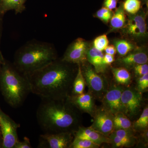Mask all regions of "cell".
Returning a JSON list of instances; mask_svg holds the SVG:
<instances>
[{
    "label": "cell",
    "mask_w": 148,
    "mask_h": 148,
    "mask_svg": "<svg viewBox=\"0 0 148 148\" xmlns=\"http://www.w3.org/2000/svg\"><path fill=\"white\" fill-rule=\"evenodd\" d=\"M3 15L0 14V41H1V37L2 30V17Z\"/></svg>",
    "instance_id": "cell-36"
},
{
    "label": "cell",
    "mask_w": 148,
    "mask_h": 148,
    "mask_svg": "<svg viewBox=\"0 0 148 148\" xmlns=\"http://www.w3.org/2000/svg\"><path fill=\"white\" fill-rule=\"evenodd\" d=\"M114 61L115 58L114 56L107 54V53H106V55H104L103 61H104L105 64H106L107 66L110 65Z\"/></svg>",
    "instance_id": "cell-33"
},
{
    "label": "cell",
    "mask_w": 148,
    "mask_h": 148,
    "mask_svg": "<svg viewBox=\"0 0 148 148\" xmlns=\"http://www.w3.org/2000/svg\"><path fill=\"white\" fill-rule=\"evenodd\" d=\"M0 90L6 102L14 108L21 106L31 92L26 75L6 60L0 72Z\"/></svg>",
    "instance_id": "cell-4"
},
{
    "label": "cell",
    "mask_w": 148,
    "mask_h": 148,
    "mask_svg": "<svg viewBox=\"0 0 148 148\" xmlns=\"http://www.w3.org/2000/svg\"><path fill=\"white\" fill-rule=\"evenodd\" d=\"M86 82L81 69L78 65L77 72L73 83L72 95H80L84 92Z\"/></svg>",
    "instance_id": "cell-20"
},
{
    "label": "cell",
    "mask_w": 148,
    "mask_h": 148,
    "mask_svg": "<svg viewBox=\"0 0 148 148\" xmlns=\"http://www.w3.org/2000/svg\"><path fill=\"white\" fill-rule=\"evenodd\" d=\"M0 148H3V139L0 137Z\"/></svg>",
    "instance_id": "cell-37"
},
{
    "label": "cell",
    "mask_w": 148,
    "mask_h": 148,
    "mask_svg": "<svg viewBox=\"0 0 148 148\" xmlns=\"http://www.w3.org/2000/svg\"><path fill=\"white\" fill-rule=\"evenodd\" d=\"M115 80L119 84L127 86L130 84L131 80L130 73L124 68H113L112 69Z\"/></svg>",
    "instance_id": "cell-19"
},
{
    "label": "cell",
    "mask_w": 148,
    "mask_h": 148,
    "mask_svg": "<svg viewBox=\"0 0 148 148\" xmlns=\"http://www.w3.org/2000/svg\"><path fill=\"white\" fill-rule=\"evenodd\" d=\"M135 75L139 77L148 73V65L147 64H140L134 67Z\"/></svg>",
    "instance_id": "cell-30"
},
{
    "label": "cell",
    "mask_w": 148,
    "mask_h": 148,
    "mask_svg": "<svg viewBox=\"0 0 148 148\" xmlns=\"http://www.w3.org/2000/svg\"><path fill=\"white\" fill-rule=\"evenodd\" d=\"M100 146L90 140L74 137L69 148H98Z\"/></svg>",
    "instance_id": "cell-24"
},
{
    "label": "cell",
    "mask_w": 148,
    "mask_h": 148,
    "mask_svg": "<svg viewBox=\"0 0 148 148\" xmlns=\"http://www.w3.org/2000/svg\"><path fill=\"white\" fill-rule=\"evenodd\" d=\"M124 88L123 86L119 84L109 86L101 100L103 108L113 115L121 112V97Z\"/></svg>",
    "instance_id": "cell-9"
},
{
    "label": "cell",
    "mask_w": 148,
    "mask_h": 148,
    "mask_svg": "<svg viewBox=\"0 0 148 148\" xmlns=\"http://www.w3.org/2000/svg\"></svg>",
    "instance_id": "cell-40"
},
{
    "label": "cell",
    "mask_w": 148,
    "mask_h": 148,
    "mask_svg": "<svg viewBox=\"0 0 148 148\" xmlns=\"http://www.w3.org/2000/svg\"><path fill=\"white\" fill-rule=\"evenodd\" d=\"M148 61L147 53L143 51L139 50L122 56L117 61L119 64L127 69L134 68L140 64H147Z\"/></svg>",
    "instance_id": "cell-15"
},
{
    "label": "cell",
    "mask_w": 148,
    "mask_h": 148,
    "mask_svg": "<svg viewBox=\"0 0 148 148\" xmlns=\"http://www.w3.org/2000/svg\"><path fill=\"white\" fill-rule=\"evenodd\" d=\"M92 117L93 122L90 127L108 137L114 130L113 115L103 107L96 108Z\"/></svg>",
    "instance_id": "cell-12"
},
{
    "label": "cell",
    "mask_w": 148,
    "mask_h": 148,
    "mask_svg": "<svg viewBox=\"0 0 148 148\" xmlns=\"http://www.w3.org/2000/svg\"><path fill=\"white\" fill-rule=\"evenodd\" d=\"M0 137L2 138V137L1 133V129H0Z\"/></svg>",
    "instance_id": "cell-38"
},
{
    "label": "cell",
    "mask_w": 148,
    "mask_h": 148,
    "mask_svg": "<svg viewBox=\"0 0 148 148\" xmlns=\"http://www.w3.org/2000/svg\"><path fill=\"white\" fill-rule=\"evenodd\" d=\"M124 32L126 34L136 39H141L147 36L146 14L144 12L131 14L125 27Z\"/></svg>",
    "instance_id": "cell-10"
},
{
    "label": "cell",
    "mask_w": 148,
    "mask_h": 148,
    "mask_svg": "<svg viewBox=\"0 0 148 148\" xmlns=\"http://www.w3.org/2000/svg\"><path fill=\"white\" fill-rule=\"evenodd\" d=\"M74 137L90 140L101 146L102 144H111L110 138L96 131L90 127L80 126L74 133Z\"/></svg>",
    "instance_id": "cell-14"
},
{
    "label": "cell",
    "mask_w": 148,
    "mask_h": 148,
    "mask_svg": "<svg viewBox=\"0 0 148 148\" xmlns=\"http://www.w3.org/2000/svg\"><path fill=\"white\" fill-rule=\"evenodd\" d=\"M25 1H26V0H21V1H22V3H23L24 4V2H25Z\"/></svg>",
    "instance_id": "cell-39"
},
{
    "label": "cell",
    "mask_w": 148,
    "mask_h": 148,
    "mask_svg": "<svg viewBox=\"0 0 148 148\" xmlns=\"http://www.w3.org/2000/svg\"><path fill=\"white\" fill-rule=\"evenodd\" d=\"M80 67L88 91L94 98L101 101L108 88V82L90 65H83Z\"/></svg>",
    "instance_id": "cell-5"
},
{
    "label": "cell",
    "mask_w": 148,
    "mask_h": 148,
    "mask_svg": "<svg viewBox=\"0 0 148 148\" xmlns=\"http://www.w3.org/2000/svg\"><path fill=\"white\" fill-rule=\"evenodd\" d=\"M21 0H0V14L3 15L10 10L15 11L16 14L24 10Z\"/></svg>",
    "instance_id": "cell-18"
},
{
    "label": "cell",
    "mask_w": 148,
    "mask_h": 148,
    "mask_svg": "<svg viewBox=\"0 0 148 148\" xmlns=\"http://www.w3.org/2000/svg\"><path fill=\"white\" fill-rule=\"evenodd\" d=\"M74 138V133L71 132L45 133L40 136L38 147L69 148Z\"/></svg>",
    "instance_id": "cell-8"
},
{
    "label": "cell",
    "mask_w": 148,
    "mask_h": 148,
    "mask_svg": "<svg viewBox=\"0 0 148 148\" xmlns=\"http://www.w3.org/2000/svg\"><path fill=\"white\" fill-rule=\"evenodd\" d=\"M114 45L116 51L121 56L127 55L135 49L134 45L126 40H116L114 42Z\"/></svg>",
    "instance_id": "cell-23"
},
{
    "label": "cell",
    "mask_w": 148,
    "mask_h": 148,
    "mask_svg": "<svg viewBox=\"0 0 148 148\" xmlns=\"http://www.w3.org/2000/svg\"><path fill=\"white\" fill-rule=\"evenodd\" d=\"M88 49L87 42L83 39L79 38L69 46L61 60L81 65L87 61Z\"/></svg>",
    "instance_id": "cell-11"
},
{
    "label": "cell",
    "mask_w": 148,
    "mask_h": 148,
    "mask_svg": "<svg viewBox=\"0 0 148 148\" xmlns=\"http://www.w3.org/2000/svg\"><path fill=\"white\" fill-rule=\"evenodd\" d=\"M141 1L140 0H125L123 2L125 11L130 14L138 13L141 7Z\"/></svg>",
    "instance_id": "cell-25"
},
{
    "label": "cell",
    "mask_w": 148,
    "mask_h": 148,
    "mask_svg": "<svg viewBox=\"0 0 148 148\" xmlns=\"http://www.w3.org/2000/svg\"><path fill=\"white\" fill-rule=\"evenodd\" d=\"M112 11L108 9L103 7L96 12V15L98 18H100L102 21L108 23L112 16Z\"/></svg>",
    "instance_id": "cell-28"
},
{
    "label": "cell",
    "mask_w": 148,
    "mask_h": 148,
    "mask_svg": "<svg viewBox=\"0 0 148 148\" xmlns=\"http://www.w3.org/2000/svg\"><path fill=\"white\" fill-rule=\"evenodd\" d=\"M69 99L80 112L86 113L91 116L93 115L96 109L95 98L89 91L80 95H72Z\"/></svg>",
    "instance_id": "cell-13"
},
{
    "label": "cell",
    "mask_w": 148,
    "mask_h": 148,
    "mask_svg": "<svg viewBox=\"0 0 148 148\" xmlns=\"http://www.w3.org/2000/svg\"><path fill=\"white\" fill-rule=\"evenodd\" d=\"M143 102L142 92L137 88H124L121 97V112L133 119L140 112Z\"/></svg>",
    "instance_id": "cell-6"
},
{
    "label": "cell",
    "mask_w": 148,
    "mask_h": 148,
    "mask_svg": "<svg viewBox=\"0 0 148 148\" xmlns=\"http://www.w3.org/2000/svg\"><path fill=\"white\" fill-rule=\"evenodd\" d=\"M109 40L106 35L99 36L94 40L93 47L98 50L103 51L108 45Z\"/></svg>",
    "instance_id": "cell-27"
},
{
    "label": "cell",
    "mask_w": 148,
    "mask_h": 148,
    "mask_svg": "<svg viewBox=\"0 0 148 148\" xmlns=\"http://www.w3.org/2000/svg\"><path fill=\"white\" fill-rule=\"evenodd\" d=\"M148 127V107L144 109L140 117L132 123V128L137 131H144L147 129Z\"/></svg>",
    "instance_id": "cell-22"
},
{
    "label": "cell",
    "mask_w": 148,
    "mask_h": 148,
    "mask_svg": "<svg viewBox=\"0 0 148 148\" xmlns=\"http://www.w3.org/2000/svg\"><path fill=\"white\" fill-rule=\"evenodd\" d=\"M78 65L57 59L42 69L25 75L31 92L41 98L64 100L72 96Z\"/></svg>",
    "instance_id": "cell-1"
},
{
    "label": "cell",
    "mask_w": 148,
    "mask_h": 148,
    "mask_svg": "<svg viewBox=\"0 0 148 148\" xmlns=\"http://www.w3.org/2000/svg\"><path fill=\"white\" fill-rule=\"evenodd\" d=\"M104 50L106 51V53L110 55L114 56L116 53V49L114 45H108Z\"/></svg>",
    "instance_id": "cell-34"
},
{
    "label": "cell",
    "mask_w": 148,
    "mask_h": 148,
    "mask_svg": "<svg viewBox=\"0 0 148 148\" xmlns=\"http://www.w3.org/2000/svg\"><path fill=\"white\" fill-rule=\"evenodd\" d=\"M104 55L102 51L98 50L94 47L88 48L86 59L91 65L94 67L96 72L98 73H103L106 71L107 65L103 61Z\"/></svg>",
    "instance_id": "cell-16"
},
{
    "label": "cell",
    "mask_w": 148,
    "mask_h": 148,
    "mask_svg": "<svg viewBox=\"0 0 148 148\" xmlns=\"http://www.w3.org/2000/svg\"><path fill=\"white\" fill-rule=\"evenodd\" d=\"M5 60L2 54L1 51V49H0V72H1V69L2 66L3 64L4 63Z\"/></svg>",
    "instance_id": "cell-35"
},
{
    "label": "cell",
    "mask_w": 148,
    "mask_h": 148,
    "mask_svg": "<svg viewBox=\"0 0 148 148\" xmlns=\"http://www.w3.org/2000/svg\"><path fill=\"white\" fill-rule=\"evenodd\" d=\"M36 117L40 127L45 133H74L81 126V112L69 98L64 100L41 98Z\"/></svg>",
    "instance_id": "cell-2"
},
{
    "label": "cell",
    "mask_w": 148,
    "mask_h": 148,
    "mask_svg": "<svg viewBox=\"0 0 148 148\" xmlns=\"http://www.w3.org/2000/svg\"><path fill=\"white\" fill-rule=\"evenodd\" d=\"M118 0H105L103 3V7L112 10L116 8Z\"/></svg>",
    "instance_id": "cell-32"
},
{
    "label": "cell",
    "mask_w": 148,
    "mask_h": 148,
    "mask_svg": "<svg viewBox=\"0 0 148 148\" xmlns=\"http://www.w3.org/2000/svg\"><path fill=\"white\" fill-rule=\"evenodd\" d=\"M56 59V51L51 44L32 40L16 51L13 64L18 71L27 75L42 69Z\"/></svg>",
    "instance_id": "cell-3"
},
{
    "label": "cell",
    "mask_w": 148,
    "mask_h": 148,
    "mask_svg": "<svg viewBox=\"0 0 148 148\" xmlns=\"http://www.w3.org/2000/svg\"><path fill=\"white\" fill-rule=\"evenodd\" d=\"M137 89L142 92L148 88V73L139 77L137 80Z\"/></svg>",
    "instance_id": "cell-29"
},
{
    "label": "cell",
    "mask_w": 148,
    "mask_h": 148,
    "mask_svg": "<svg viewBox=\"0 0 148 148\" xmlns=\"http://www.w3.org/2000/svg\"><path fill=\"white\" fill-rule=\"evenodd\" d=\"M20 125L5 113L0 108V129L3 139V148H13L18 140L17 130Z\"/></svg>",
    "instance_id": "cell-7"
},
{
    "label": "cell",
    "mask_w": 148,
    "mask_h": 148,
    "mask_svg": "<svg viewBox=\"0 0 148 148\" xmlns=\"http://www.w3.org/2000/svg\"><path fill=\"white\" fill-rule=\"evenodd\" d=\"M113 122L114 130L132 129L131 120L122 112L114 115Z\"/></svg>",
    "instance_id": "cell-21"
},
{
    "label": "cell",
    "mask_w": 148,
    "mask_h": 148,
    "mask_svg": "<svg viewBox=\"0 0 148 148\" xmlns=\"http://www.w3.org/2000/svg\"><path fill=\"white\" fill-rule=\"evenodd\" d=\"M109 138L112 140V143L113 147L116 148H122L124 147H131L134 145L135 143L123 140L115 135L113 133L109 135Z\"/></svg>",
    "instance_id": "cell-26"
},
{
    "label": "cell",
    "mask_w": 148,
    "mask_h": 148,
    "mask_svg": "<svg viewBox=\"0 0 148 148\" xmlns=\"http://www.w3.org/2000/svg\"><path fill=\"white\" fill-rule=\"evenodd\" d=\"M30 140L27 137H24V140L19 141V140L17 141L13 148H32Z\"/></svg>",
    "instance_id": "cell-31"
},
{
    "label": "cell",
    "mask_w": 148,
    "mask_h": 148,
    "mask_svg": "<svg viewBox=\"0 0 148 148\" xmlns=\"http://www.w3.org/2000/svg\"><path fill=\"white\" fill-rule=\"evenodd\" d=\"M110 19V32L119 30L125 25L126 19L122 2L120 3Z\"/></svg>",
    "instance_id": "cell-17"
}]
</instances>
